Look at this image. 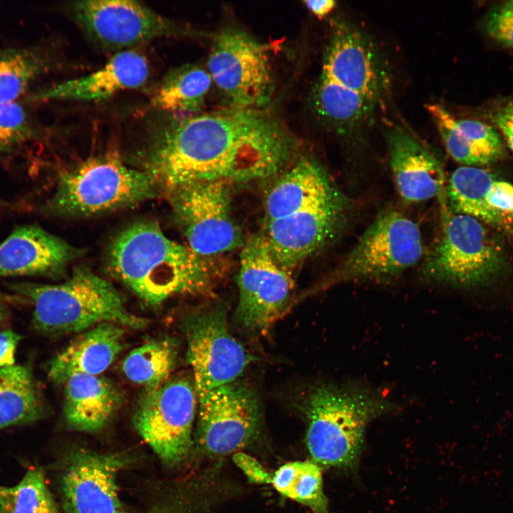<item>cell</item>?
<instances>
[{
	"mask_svg": "<svg viewBox=\"0 0 513 513\" xmlns=\"http://www.w3.org/2000/svg\"><path fill=\"white\" fill-rule=\"evenodd\" d=\"M165 114L147 130L143 159L145 171L166 192L196 181L266 178L281 170L294 151L284 126L261 108Z\"/></svg>",
	"mask_w": 513,
	"mask_h": 513,
	"instance_id": "cell-1",
	"label": "cell"
},
{
	"mask_svg": "<svg viewBox=\"0 0 513 513\" xmlns=\"http://www.w3.org/2000/svg\"><path fill=\"white\" fill-rule=\"evenodd\" d=\"M264 205L262 234L276 260L291 273L337 237L351 208L326 171L307 157L280 175Z\"/></svg>",
	"mask_w": 513,
	"mask_h": 513,
	"instance_id": "cell-2",
	"label": "cell"
},
{
	"mask_svg": "<svg viewBox=\"0 0 513 513\" xmlns=\"http://www.w3.org/2000/svg\"><path fill=\"white\" fill-rule=\"evenodd\" d=\"M108 264L115 278L153 307L175 296L207 293L218 275L212 259L170 239L152 222L122 230L109 247Z\"/></svg>",
	"mask_w": 513,
	"mask_h": 513,
	"instance_id": "cell-3",
	"label": "cell"
},
{
	"mask_svg": "<svg viewBox=\"0 0 513 513\" xmlns=\"http://www.w3.org/2000/svg\"><path fill=\"white\" fill-rule=\"evenodd\" d=\"M395 408L382 393L365 386H315L303 403L311 460L321 467L355 468L368 424Z\"/></svg>",
	"mask_w": 513,
	"mask_h": 513,
	"instance_id": "cell-4",
	"label": "cell"
},
{
	"mask_svg": "<svg viewBox=\"0 0 513 513\" xmlns=\"http://www.w3.org/2000/svg\"><path fill=\"white\" fill-rule=\"evenodd\" d=\"M16 291L33 304V324L50 334L86 331L105 323L140 329L147 321L128 311L119 291L86 267L74 269L63 283L22 284Z\"/></svg>",
	"mask_w": 513,
	"mask_h": 513,
	"instance_id": "cell-5",
	"label": "cell"
},
{
	"mask_svg": "<svg viewBox=\"0 0 513 513\" xmlns=\"http://www.w3.org/2000/svg\"><path fill=\"white\" fill-rule=\"evenodd\" d=\"M158 191L147 172L126 165L119 154L108 152L63 172L48 207L55 214L88 217L137 204Z\"/></svg>",
	"mask_w": 513,
	"mask_h": 513,
	"instance_id": "cell-6",
	"label": "cell"
},
{
	"mask_svg": "<svg viewBox=\"0 0 513 513\" xmlns=\"http://www.w3.org/2000/svg\"><path fill=\"white\" fill-rule=\"evenodd\" d=\"M506 264L502 247L478 219L444 207L440 234L422 273L435 282L468 288L496 279Z\"/></svg>",
	"mask_w": 513,
	"mask_h": 513,
	"instance_id": "cell-7",
	"label": "cell"
},
{
	"mask_svg": "<svg viewBox=\"0 0 513 513\" xmlns=\"http://www.w3.org/2000/svg\"><path fill=\"white\" fill-rule=\"evenodd\" d=\"M423 253L418 224L400 212H383L366 228L322 285L388 281L416 265Z\"/></svg>",
	"mask_w": 513,
	"mask_h": 513,
	"instance_id": "cell-8",
	"label": "cell"
},
{
	"mask_svg": "<svg viewBox=\"0 0 513 513\" xmlns=\"http://www.w3.org/2000/svg\"><path fill=\"white\" fill-rule=\"evenodd\" d=\"M197 403L194 383L184 377L145 390L138 401L133 425L167 466L181 465L190 454Z\"/></svg>",
	"mask_w": 513,
	"mask_h": 513,
	"instance_id": "cell-9",
	"label": "cell"
},
{
	"mask_svg": "<svg viewBox=\"0 0 513 513\" xmlns=\"http://www.w3.org/2000/svg\"><path fill=\"white\" fill-rule=\"evenodd\" d=\"M230 185L220 180L196 181L167 192L187 246L202 257L212 259L242 244Z\"/></svg>",
	"mask_w": 513,
	"mask_h": 513,
	"instance_id": "cell-10",
	"label": "cell"
},
{
	"mask_svg": "<svg viewBox=\"0 0 513 513\" xmlns=\"http://www.w3.org/2000/svg\"><path fill=\"white\" fill-rule=\"evenodd\" d=\"M237 284V319L244 328L260 332L283 314L294 288L293 273L276 260L262 234L243 246Z\"/></svg>",
	"mask_w": 513,
	"mask_h": 513,
	"instance_id": "cell-11",
	"label": "cell"
},
{
	"mask_svg": "<svg viewBox=\"0 0 513 513\" xmlns=\"http://www.w3.org/2000/svg\"><path fill=\"white\" fill-rule=\"evenodd\" d=\"M69 11L91 43L107 51H122L157 38L187 34L172 20L135 1H77Z\"/></svg>",
	"mask_w": 513,
	"mask_h": 513,
	"instance_id": "cell-12",
	"label": "cell"
},
{
	"mask_svg": "<svg viewBox=\"0 0 513 513\" xmlns=\"http://www.w3.org/2000/svg\"><path fill=\"white\" fill-rule=\"evenodd\" d=\"M207 71L232 106L261 108L270 100L274 80L267 47L247 33L227 29L216 37Z\"/></svg>",
	"mask_w": 513,
	"mask_h": 513,
	"instance_id": "cell-13",
	"label": "cell"
},
{
	"mask_svg": "<svg viewBox=\"0 0 513 513\" xmlns=\"http://www.w3.org/2000/svg\"><path fill=\"white\" fill-rule=\"evenodd\" d=\"M184 330L197 399L236 381L252 360L229 332L221 307L192 314L185 321Z\"/></svg>",
	"mask_w": 513,
	"mask_h": 513,
	"instance_id": "cell-14",
	"label": "cell"
},
{
	"mask_svg": "<svg viewBox=\"0 0 513 513\" xmlns=\"http://www.w3.org/2000/svg\"><path fill=\"white\" fill-rule=\"evenodd\" d=\"M197 439L206 454L224 456L251 444L259 433L260 405L256 394L233 382L197 399Z\"/></svg>",
	"mask_w": 513,
	"mask_h": 513,
	"instance_id": "cell-15",
	"label": "cell"
},
{
	"mask_svg": "<svg viewBox=\"0 0 513 513\" xmlns=\"http://www.w3.org/2000/svg\"><path fill=\"white\" fill-rule=\"evenodd\" d=\"M123 452L71 454L61 477L66 513H116L120 511L117 477L129 462Z\"/></svg>",
	"mask_w": 513,
	"mask_h": 513,
	"instance_id": "cell-16",
	"label": "cell"
},
{
	"mask_svg": "<svg viewBox=\"0 0 513 513\" xmlns=\"http://www.w3.org/2000/svg\"><path fill=\"white\" fill-rule=\"evenodd\" d=\"M385 75L370 41L352 26L336 24L320 76L378 101L384 89Z\"/></svg>",
	"mask_w": 513,
	"mask_h": 513,
	"instance_id": "cell-17",
	"label": "cell"
},
{
	"mask_svg": "<svg viewBox=\"0 0 513 513\" xmlns=\"http://www.w3.org/2000/svg\"><path fill=\"white\" fill-rule=\"evenodd\" d=\"M150 76L145 56L135 49L118 51L100 69L82 77L42 88L30 95L33 102H96L120 91L142 86Z\"/></svg>",
	"mask_w": 513,
	"mask_h": 513,
	"instance_id": "cell-18",
	"label": "cell"
},
{
	"mask_svg": "<svg viewBox=\"0 0 513 513\" xmlns=\"http://www.w3.org/2000/svg\"><path fill=\"white\" fill-rule=\"evenodd\" d=\"M386 138L391 171L401 197L408 202L442 199L445 175L434 155L401 127L389 130Z\"/></svg>",
	"mask_w": 513,
	"mask_h": 513,
	"instance_id": "cell-19",
	"label": "cell"
},
{
	"mask_svg": "<svg viewBox=\"0 0 513 513\" xmlns=\"http://www.w3.org/2000/svg\"><path fill=\"white\" fill-rule=\"evenodd\" d=\"M80 252L39 227L23 226L0 244V277L58 273Z\"/></svg>",
	"mask_w": 513,
	"mask_h": 513,
	"instance_id": "cell-20",
	"label": "cell"
},
{
	"mask_svg": "<svg viewBox=\"0 0 513 513\" xmlns=\"http://www.w3.org/2000/svg\"><path fill=\"white\" fill-rule=\"evenodd\" d=\"M123 326L110 323L83 331L52 358L48 366V377L63 384L74 375L101 374L123 349Z\"/></svg>",
	"mask_w": 513,
	"mask_h": 513,
	"instance_id": "cell-21",
	"label": "cell"
},
{
	"mask_svg": "<svg viewBox=\"0 0 513 513\" xmlns=\"http://www.w3.org/2000/svg\"><path fill=\"white\" fill-rule=\"evenodd\" d=\"M63 385V416L67 425L75 431L102 430L122 401L114 385L98 375H74Z\"/></svg>",
	"mask_w": 513,
	"mask_h": 513,
	"instance_id": "cell-22",
	"label": "cell"
},
{
	"mask_svg": "<svg viewBox=\"0 0 513 513\" xmlns=\"http://www.w3.org/2000/svg\"><path fill=\"white\" fill-rule=\"evenodd\" d=\"M212 80L208 71L187 64L168 72L154 93L150 104L155 109L175 115H190L204 103Z\"/></svg>",
	"mask_w": 513,
	"mask_h": 513,
	"instance_id": "cell-23",
	"label": "cell"
},
{
	"mask_svg": "<svg viewBox=\"0 0 513 513\" xmlns=\"http://www.w3.org/2000/svg\"><path fill=\"white\" fill-rule=\"evenodd\" d=\"M378 101L320 76L313 94L314 108L337 130H350L370 118Z\"/></svg>",
	"mask_w": 513,
	"mask_h": 513,
	"instance_id": "cell-24",
	"label": "cell"
},
{
	"mask_svg": "<svg viewBox=\"0 0 513 513\" xmlns=\"http://www.w3.org/2000/svg\"><path fill=\"white\" fill-rule=\"evenodd\" d=\"M43 413L31 370L23 366L0 368V430L36 422Z\"/></svg>",
	"mask_w": 513,
	"mask_h": 513,
	"instance_id": "cell-25",
	"label": "cell"
},
{
	"mask_svg": "<svg viewBox=\"0 0 513 513\" xmlns=\"http://www.w3.org/2000/svg\"><path fill=\"white\" fill-rule=\"evenodd\" d=\"M55 63L49 51L40 46L1 50L0 103L17 101Z\"/></svg>",
	"mask_w": 513,
	"mask_h": 513,
	"instance_id": "cell-26",
	"label": "cell"
},
{
	"mask_svg": "<svg viewBox=\"0 0 513 513\" xmlns=\"http://www.w3.org/2000/svg\"><path fill=\"white\" fill-rule=\"evenodd\" d=\"M487 170L463 166L451 175L445 193L451 210L490 224L500 222V213L492 208L486 197L494 182Z\"/></svg>",
	"mask_w": 513,
	"mask_h": 513,
	"instance_id": "cell-27",
	"label": "cell"
},
{
	"mask_svg": "<svg viewBox=\"0 0 513 513\" xmlns=\"http://www.w3.org/2000/svg\"><path fill=\"white\" fill-rule=\"evenodd\" d=\"M268 484L280 494L308 507L313 513H328L321 467L312 460L283 465L271 474Z\"/></svg>",
	"mask_w": 513,
	"mask_h": 513,
	"instance_id": "cell-28",
	"label": "cell"
},
{
	"mask_svg": "<svg viewBox=\"0 0 513 513\" xmlns=\"http://www.w3.org/2000/svg\"><path fill=\"white\" fill-rule=\"evenodd\" d=\"M176 347L167 338L147 341L132 350L122 363L126 378L145 390L155 388L170 378L175 366Z\"/></svg>",
	"mask_w": 513,
	"mask_h": 513,
	"instance_id": "cell-29",
	"label": "cell"
},
{
	"mask_svg": "<svg viewBox=\"0 0 513 513\" xmlns=\"http://www.w3.org/2000/svg\"><path fill=\"white\" fill-rule=\"evenodd\" d=\"M0 513H60L42 468L29 469L14 486H0Z\"/></svg>",
	"mask_w": 513,
	"mask_h": 513,
	"instance_id": "cell-30",
	"label": "cell"
},
{
	"mask_svg": "<svg viewBox=\"0 0 513 513\" xmlns=\"http://www.w3.org/2000/svg\"><path fill=\"white\" fill-rule=\"evenodd\" d=\"M427 108L447 151L455 160L466 166L483 165L494 162L467 141L459 130L456 118L443 106L434 103L428 105Z\"/></svg>",
	"mask_w": 513,
	"mask_h": 513,
	"instance_id": "cell-31",
	"label": "cell"
},
{
	"mask_svg": "<svg viewBox=\"0 0 513 513\" xmlns=\"http://www.w3.org/2000/svg\"><path fill=\"white\" fill-rule=\"evenodd\" d=\"M41 131L18 100L0 103V154L40 137Z\"/></svg>",
	"mask_w": 513,
	"mask_h": 513,
	"instance_id": "cell-32",
	"label": "cell"
},
{
	"mask_svg": "<svg viewBox=\"0 0 513 513\" xmlns=\"http://www.w3.org/2000/svg\"><path fill=\"white\" fill-rule=\"evenodd\" d=\"M456 124L467 141L493 162L504 155L503 142L492 126L471 119H456Z\"/></svg>",
	"mask_w": 513,
	"mask_h": 513,
	"instance_id": "cell-33",
	"label": "cell"
},
{
	"mask_svg": "<svg viewBox=\"0 0 513 513\" xmlns=\"http://www.w3.org/2000/svg\"><path fill=\"white\" fill-rule=\"evenodd\" d=\"M487 30L492 38L513 48V9L504 5L492 13L487 21Z\"/></svg>",
	"mask_w": 513,
	"mask_h": 513,
	"instance_id": "cell-34",
	"label": "cell"
},
{
	"mask_svg": "<svg viewBox=\"0 0 513 513\" xmlns=\"http://www.w3.org/2000/svg\"><path fill=\"white\" fill-rule=\"evenodd\" d=\"M487 204L500 212L513 211V185L504 181H494L487 193Z\"/></svg>",
	"mask_w": 513,
	"mask_h": 513,
	"instance_id": "cell-35",
	"label": "cell"
},
{
	"mask_svg": "<svg viewBox=\"0 0 513 513\" xmlns=\"http://www.w3.org/2000/svg\"><path fill=\"white\" fill-rule=\"evenodd\" d=\"M234 460L252 482L259 484L269 483L271 473L267 472L256 460L239 452L234 455Z\"/></svg>",
	"mask_w": 513,
	"mask_h": 513,
	"instance_id": "cell-36",
	"label": "cell"
},
{
	"mask_svg": "<svg viewBox=\"0 0 513 513\" xmlns=\"http://www.w3.org/2000/svg\"><path fill=\"white\" fill-rule=\"evenodd\" d=\"M21 336L12 330L0 332V368L14 365L15 353Z\"/></svg>",
	"mask_w": 513,
	"mask_h": 513,
	"instance_id": "cell-37",
	"label": "cell"
},
{
	"mask_svg": "<svg viewBox=\"0 0 513 513\" xmlns=\"http://www.w3.org/2000/svg\"><path fill=\"white\" fill-rule=\"evenodd\" d=\"M494 120L513 152V103L502 108L497 113Z\"/></svg>",
	"mask_w": 513,
	"mask_h": 513,
	"instance_id": "cell-38",
	"label": "cell"
},
{
	"mask_svg": "<svg viewBox=\"0 0 513 513\" xmlns=\"http://www.w3.org/2000/svg\"><path fill=\"white\" fill-rule=\"evenodd\" d=\"M192 507L188 500H186L182 494L170 497L162 503H160L149 510L147 513H190ZM116 513H131L126 512H118Z\"/></svg>",
	"mask_w": 513,
	"mask_h": 513,
	"instance_id": "cell-39",
	"label": "cell"
},
{
	"mask_svg": "<svg viewBox=\"0 0 513 513\" xmlns=\"http://www.w3.org/2000/svg\"><path fill=\"white\" fill-rule=\"evenodd\" d=\"M307 9L316 17L321 19L330 14L336 7V2L332 0L304 1Z\"/></svg>",
	"mask_w": 513,
	"mask_h": 513,
	"instance_id": "cell-40",
	"label": "cell"
},
{
	"mask_svg": "<svg viewBox=\"0 0 513 513\" xmlns=\"http://www.w3.org/2000/svg\"><path fill=\"white\" fill-rule=\"evenodd\" d=\"M504 5L513 9V0L506 2Z\"/></svg>",
	"mask_w": 513,
	"mask_h": 513,
	"instance_id": "cell-41",
	"label": "cell"
},
{
	"mask_svg": "<svg viewBox=\"0 0 513 513\" xmlns=\"http://www.w3.org/2000/svg\"><path fill=\"white\" fill-rule=\"evenodd\" d=\"M1 312H0V321H1Z\"/></svg>",
	"mask_w": 513,
	"mask_h": 513,
	"instance_id": "cell-42",
	"label": "cell"
},
{
	"mask_svg": "<svg viewBox=\"0 0 513 513\" xmlns=\"http://www.w3.org/2000/svg\"><path fill=\"white\" fill-rule=\"evenodd\" d=\"M512 213L513 214V211L512 212Z\"/></svg>",
	"mask_w": 513,
	"mask_h": 513,
	"instance_id": "cell-43",
	"label": "cell"
}]
</instances>
